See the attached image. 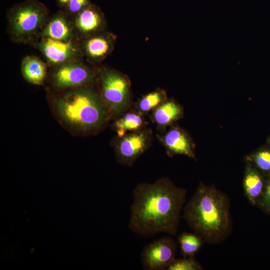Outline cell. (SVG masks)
<instances>
[{
    "label": "cell",
    "mask_w": 270,
    "mask_h": 270,
    "mask_svg": "<svg viewBox=\"0 0 270 270\" xmlns=\"http://www.w3.org/2000/svg\"><path fill=\"white\" fill-rule=\"evenodd\" d=\"M153 140L152 130L144 128L118 137L115 152L118 162L130 166L151 146Z\"/></svg>",
    "instance_id": "obj_6"
},
{
    "label": "cell",
    "mask_w": 270,
    "mask_h": 270,
    "mask_svg": "<svg viewBox=\"0 0 270 270\" xmlns=\"http://www.w3.org/2000/svg\"><path fill=\"white\" fill-rule=\"evenodd\" d=\"M243 186L247 198L251 204H255L262 193L264 184L260 174L254 168H247Z\"/></svg>",
    "instance_id": "obj_15"
},
{
    "label": "cell",
    "mask_w": 270,
    "mask_h": 270,
    "mask_svg": "<svg viewBox=\"0 0 270 270\" xmlns=\"http://www.w3.org/2000/svg\"><path fill=\"white\" fill-rule=\"evenodd\" d=\"M166 92L157 90L142 96L134 104V109L144 116L152 112L167 100Z\"/></svg>",
    "instance_id": "obj_16"
},
{
    "label": "cell",
    "mask_w": 270,
    "mask_h": 270,
    "mask_svg": "<svg viewBox=\"0 0 270 270\" xmlns=\"http://www.w3.org/2000/svg\"><path fill=\"white\" fill-rule=\"evenodd\" d=\"M76 26L84 33H90L102 26V17L97 7L90 5L80 12L76 18Z\"/></svg>",
    "instance_id": "obj_13"
},
{
    "label": "cell",
    "mask_w": 270,
    "mask_h": 270,
    "mask_svg": "<svg viewBox=\"0 0 270 270\" xmlns=\"http://www.w3.org/2000/svg\"><path fill=\"white\" fill-rule=\"evenodd\" d=\"M186 190L168 178L138 184L132 192L128 228L144 237L158 233L175 235L186 202Z\"/></svg>",
    "instance_id": "obj_1"
},
{
    "label": "cell",
    "mask_w": 270,
    "mask_h": 270,
    "mask_svg": "<svg viewBox=\"0 0 270 270\" xmlns=\"http://www.w3.org/2000/svg\"><path fill=\"white\" fill-rule=\"evenodd\" d=\"M42 46L44 54L54 64L64 62L72 57L76 51L70 42H63L48 38L45 40Z\"/></svg>",
    "instance_id": "obj_12"
},
{
    "label": "cell",
    "mask_w": 270,
    "mask_h": 270,
    "mask_svg": "<svg viewBox=\"0 0 270 270\" xmlns=\"http://www.w3.org/2000/svg\"><path fill=\"white\" fill-rule=\"evenodd\" d=\"M72 0H58V2L63 5L68 4Z\"/></svg>",
    "instance_id": "obj_24"
},
{
    "label": "cell",
    "mask_w": 270,
    "mask_h": 270,
    "mask_svg": "<svg viewBox=\"0 0 270 270\" xmlns=\"http://www.w3.org/2000/svg\"><path fill=\"white\" fill-rule=\"evenodd\" d=\"M54 110L62 123L82 134L100 130L111 118L99 92L88 86L70 88L60 95Z\"/></svg>",
    "instance_id": "obj_3"
},
{
    "label": "cell",
    "mask_w": 270,
    "mask_h": 270,
    "mask_svg": "<svg viewBox=\"0 0 270 270\" xmlns=\"http://www.w3.org/2000/svg\"><path fill=\"white\" fill-rule=\"evenodd\" d=\"M177 248V244L170 236L152 241L142 250V266L147 270H167L176 258Z\"/></svg>",
    "instance_id": "obj_7"
},
{
    "label": "cell",
    "mask_w": 270,
    "mask_h": 270,
    "mask_svg": "<svg viewBox=\"0 0 270 270\" xmlns=\"http://www.w3.org/2000/svg\"><path fill=\"white\" fill-rule=\"evenodd\" d=\"M22 71L23 76L28 82L33 84H40L45 78L46 67L38 58L28 56L22 62Z\"/></svg>",
    "instance_id": "obj_14"
},
{
    "label": "cell",
    "mask_w": 270,
    "mask_h": 270,
    "mask_svg": "<svg viewBox=\"0 0 270 270\" xmlns=\"http://www.w3.org/2000/svg\"><path fill=\"white\" fill-rule=\"evenodd\" d=\"M70 34L71 30L66 20L60 16L54 18L46 30V34L48 38L58 40H66Z\"/></svg>",
    "instance_id": "obj_18"
},
{
    "label": "cell",
    "mask_w": 270,
    "mask_h": 270,
    "mask_svg": "<svg viewBox=\"0 0 270 270\" xmlns=\"http://www.w3.org/2000/svg\"><path fill=\"white\" fill-rule=\"evenodd\" d=\"M94 80L92 72L86 66L77 63L62 64L52 76L54 85L62 90L88 86Z\"/></svg>",
    "instance_id": "obj_8"
},
{
    "label": "cell",
    "mask_w": 270,
    "mask_h": 270,
    "mask_svg": "<svg viewBox=\"0 0 270 270\" xmlns=\"http://www.w3.org/2000/svg\"><path fill=\"white\" fill-rule=\"evenodd\" d=\"M110 40L103 36H98L89 39L86 44L87 54L94 59H100L106 56L110 50Z\"/></svg>",
    "instance_id": "obj_17"
},
{
    "label": "cell",
    "mask_w": 270,
    "mask_h": 270,
    "mask_svg": "<svg viewBox=\"0 0 270 270\" xmlns=\"http://www.w3.org/2000/svg\"><path fill=\"white\" fill-rule=\"evenodd\" d=\"M100 95L111 118L116 119L132 104L130 84L126 76L114 70H102L98 76Z\"/></svg>",
    "instance_id": "obj_4"
},
{
    "label": "cell",
    "mask_w": 270,
    "mask_h": 270,
    "mask_svg": "<svg viewBox=\"0 0 270 270\" xmlns=\"http://www.w3.org/2000/svg\"><path fill=\"white\" fill-rule=\"evenodd\" d=\"M48 15L42 4L30 0L12 8L10 12L12 33L18 40H26L32 36L42 26Z\"/></svg>",
    "instance_id": "obj_5"
},
{
    "label": "cell",
    "mask_w": 270,
    "mask_h": 270,
    "mask_svg": "<svg viewBox=\"0 0 270 270\" xmlns=\"http://www.w3.org/2000/svg\"><path fill=\"white\" fill-rule=\"evenodd\" d=\"M150 118L162 133L166 128L180 118L182 110L180 106L172 100L165 102L151 112Z\"/></svg>",
    "instance_id": "obj_10"
},
{
    "label": "cell",
    "mask_w": 270,
    "mask_h": 270,
    "mask_svg": "<svg viewBox=\"0 0 270 270\" xmlns=\"http://www.w3.org/2000/svg\"><path fill=\"white\" fill-rule=\"evenodd\" d=\"M178 240L181 253L185 257L194 256L200 248L204 240L195 232H183L180 235Z\"/></svg>",
    "instance_id": "obj_19"
},
{
    "label": "cell",
    "mask_w": 270,
    "mask_h": 270,
    "mask_svg": "<svg viewBox=\"0 0 270 270\" xmlns=\"http://www.w3.org/2000/svg\"><path fill=\"white\" fill-rule=\"evenodd\" d=\"M254 160L261 170H270V152L264 150L257 152L254 156Z\"/></svg>",
    "instance_id": "obj_21"
},
{
    "label": "cell",
    "mask_w": 270,
    "mask_h": 270,
    "mask_svg": "<svg viewBox=\"0 0 270 270\" xmlns=\"http://www.w3.org/2000/svg\"><path fill=\"white\" fill-rule=\"evenodd\" d=\"M261 204L264 208L270 209V182L262 192Z\"/></svg>",
    "instance_id": "obj_23"
},
{
    "label": "cell",
    "mask_w": 270,
    "mask_h": 270,
    "mask_svg": "<svg viewBox=\"0 0 270 270\" xmlns=\"http://www.w3.org/2000/svg\"><path fill=\"white\" fill-rule=\"evenodd\" d=\"M183 217L194 232L210 243L224 240L232 227L228 196L202 184L184 206Z\"/></svg>",
    "instance_id": "obj_2"
},
{
    "label": "cell",
    "mask_w": 270,
    "mask_h": 270,
    "mask_svg": "<svg viewBox=\"0 0 270 270\" xmlns=\"http://www.w3.org/2000/svg\"><path fill=\"white\" fill-rule=\"evenodd\" d=\"M90 5L88 0H72L67 7L70 12L75 13L80 12Z\"/></svg>",
    "instance_id": "obj_22"
},
{
    "label": "cell",
    "mask_w": 270,
    "mask_h": 270,
    "mask_svg": "<svg viewBox=\"0 0 270 270\" xmlns=\"http://www.w3.org/2000/svg\"><path fill=\"white\" fill-rule=\"evenodd\" d=\"M202 268L193 256L175 258L167 270H200Z\"/></svg>",
    "instance_id": "obj_20"
},
{
    "label": "cell",
    "mask_w": 270,
    "mask_h": 270,
    "mask_svg": "<svg viewBox=\"0 0 270 270\" xmlns=\"http://www.w3.org/2000/svg\"><path fill=\"white\" fill-rule=\"evenodd\" d=\"M147 124L144 115L134 109L129 110L116 119L112 127L117 136L122 137L126 134L144 128Z\"/></svg>",
    "instance_id": "obj_11"
},
{
    "label": "cell",
    "mask_w": 270,
    "mask_h": 270,
    "mask_svg": "<svg viewBox=\"0 0 270 270\" xmlns=\"http://www.w3.org/2000/svg\"><path fill=\"white\" fill-rule=\"evenodd\" d=\"M168 156L184 155L194 158V154L190 139L186 134L177 127H173L162 134H157Z\"/></svg>",
    "instance_id": "obj_9"
}]
</instances>
